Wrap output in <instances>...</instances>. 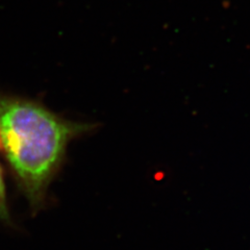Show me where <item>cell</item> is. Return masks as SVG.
<instances>
[{
    "instance_id": "1",
    "label": "cell",
    "mask_w": 250,
    "mask_h": 250,
    "mask_svg": "<svg viewBox=\"0 0 250 250\" xmlns=\"http://www.w3.org/2000/svg\"><path fill=\"white\" fill-rule=\"evenodd\" d=\"M83 129L34 101L0 97V148L34 210L42 207L69 141Z\"/></svg>"
},
{
    "instance_id": "2",
    "label": "cell",
    "mask_w": 250,
    "mask_h": 250,
    "mask_svg": "<svg viewBox=\"0 0 250 250\" xmlns=\"http://www.w3.org/2000/svg\"><path fill=\"white\" fill-rule=\"evenodd\" d=\"M0 219L5 221H7L10 219L9 208H7V203H6L5 186H4L1 168H0Z\"/></svg>"
}]
</instances>
